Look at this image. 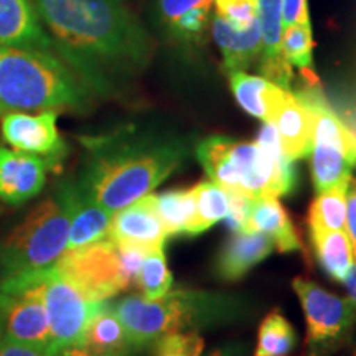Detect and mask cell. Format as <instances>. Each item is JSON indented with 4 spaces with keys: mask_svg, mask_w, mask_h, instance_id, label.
Returning <instances> with one entry per match:
<instances>
[{
    "mask_svg": "<svg viewBox=\"0 0 356 356\" xmlns=\"http://www.w3.org/2000/svg\"><path fill=\"white\" fill-rule=\"evenodd\" d=\"M55 53L91 92L111 96L149 65L154 44L124 0H35Z\"/></svg>",
    "mask_w": 356,
    "mask_h": 356,
    "instance_id": "1",
    "label": "cell"
},
{
    "mask_svg": "<svg viewBox=\"0 0 356 356\" xmlns=\"http://www.w3.org/2000/svg\"><path fill=\"white\" fill-rule=\"evenodd\" d=\"M84 142L89 155L78 186L111 213L150 195L184 159L180 142L136 131Z\"/></svg>",
    "mask_w": 356,
    "mask_h": 356,
    "instance_id": "2",
    "label": "cell"
},
{
    "mask_svg": "<svg viewBox=\"0 0 356 356\" xmlns=\"http://www.w3.org/2000/svg\"><path fill=\"white\" fill-rule=\"evenodd\" d=\"M86 84L55 53L0 44V118L8 113L83 111Z\"/></svg>",
    "mask_w": 356,
    "mask_h": 356,
    "instance_id": "3",
    "label": "cell"
},
{
    "mask_svg": "<svg viewBox=\"0 0 356 356\" xmlns=\"http://www.w3.org/2000/svg\"><path fill=\"white\" fill-rule=\"evenodd\" d=\"M73 197V181L60 185L0 241L2 275L37 273L56 264L68 244Z\"/></svg>",
    "mask_w": 356,
    "mask_h": 356,
    "instance_id": "4",
    "label": "cell"
},
{
    "mask_svg": "<svg viewBox=\"0 0 356 356\" xmlns=\"http://www.w3.org/2000/svg\"><path fill=\"white\" fill-rule=\"evenodd\" d=\"M47 270L0 277V323L3 338L50 348V327L43 299Z\"/></svg>",
    "mask_w": 356,
    "mask_h": 356,
    "instance_id": "5",
    "label": "cell"
},
{
    "mask_svg": "<svg viewBox=\"0 0 356 356\" xmlns=\"http://www.w3.org/2000/svg\"><path fill=\"white\" fill-rule=\"evenodd\" d=\"M111 307L121 320L131 348L137 350L157 343L172 333L184 332L197 305L188 292H168L155 300L127 296Z\"/></svg>",
    "mask_w": 356,
    "mask_h": 356,
    "instance_id": "6",
    "label": "cell"
},
{
    "mask_svg": "<svg viewBox=\"0 0 356 356\" xmlns=\"http://www.w3.org/2000/svg\"><path fill=\"white\" fill-rule=\"evenodd\" d=\"M293 291L299 297L307 323V343L312 356H322L348 337L356 323V304L350 297L328 292L318 284L296 277Z\"/></svg>",
    "mask_w": 356,
    "mask_h": 356,
    "instance_id": "7",
    "label": "cell"
},
{
    "mask_svg": "<svg viewBox=\"0 0 356 356\" xmlns=\"http://www.w3.org/2000/svg\"><path fill=\"white\" fill-rule=\"evenodd\" d=\"M55 267L71 286L92 302H104L131 289L124 275L118 246L111 239L66 251Z\"/></svg>",
    "mask_w": 356,
    "mask_h": 356,
    "instance_id": "8",
    "label": "cell"
},
{
    "mask_svg": "<svg viewBox=\"0 0 356 356\" xmlns=\"http://www.w3.org/2000/svg\"><path fill=\"white\" fill-rule=\"evenodd\" d=\"M44 309L50 327V348L58 353L66 346L81 345L84 332L102 302L88 300L53 266L44 274ZM106 302V300H104Z\"/></svg>",
    "mask_w": 356,
    "mask_h": 356,
    "instance_id": "9",
    "label": "cell"
},
{
    "mask_svg": "<svg viewBox=\"0 0 356 356\" xmlns=\"http://www.w3.org/2000/svg\"><path fill=\"white\" fill-rule=\"evenodd\" d=\"M0 134L10 149L44 159L53 172L60 170L68 152L58 131V111L53 109L2 115Z\"/></svg>",
    "mask_w": 356,
    "mask_h": 356,
    "instance_id": "10",
    "label": "cell"
},
{
    "mask_svg": "<svg viewBox=\"0 0 356 356\" xmlns=\"http://www.w3.org/2000/svg\"><path fill=\"white\" fill-rule=\"evenodd\" d=\"M53 168L37 155L0 145V202L20 207L37 197Z\"/></svg>",
    "mask_w": 356,
    "mask_h": 356,
    "instance_id": "11",
    "label": "cell"
},
{
    "mask_svg": "<svg viewBox=\"0 0 356 356\" xmlns=\"http://www.w3.org/2000/svg\"><path fill=\"white\" fill-rule=\"evenodd\" d=\"M109 239L114 244L136 246L145 251L163 248L168 234L155 210L154 195H147L115 211L111 220Z\"/></svg>",
    "mask_w": 356,
    "mask_h": 356,
    "instance_id": "12",
    "label": "cell"
},
{
    "mask_svg": "<svg viewBox=\"0 0 356 356\" xmlns=\"http://www.w3.org/2000/svg\"><path fill=\"white\" fill-rule=\"evenodd\" d=\"M215 0H157L155 17L168 40L188 48L203 42Z\"/></svg>",
    "mask_w": 356,
    "mask_h": 356,
    "instance_id": "13",
    "label": "cell"
},
{
    "mask_svg": "<svg viewBox=\"0 0 356 356\" xmlns=\"http://www.w3.org/2000/svg\"><path fill=\"white\" fill-rule=\"evenodd\" d=\"M257 22L262 33L261 74L277 86L292 91L293 71L282 53L284 0H257Z\"/></svg>",
    "mask_w": 356,
    "mask_h": 356,
    "instance_id": "14",
    "label": "cell"
},
{
    "mask_svg": "<svg viewBox=\"0 0 356 356\" xmlns=\"http://www.w3.org/2000/svg\"><path fill=\"white\" fill-rule=\"evenodd\" d=\"M0 44L55 53L35 0H0Z\"/></svg>",
    "mask_w": 356,
    "mask_h": 356,
    "instance_id": "15",
    "label": "cell"
},
{
    "mask_svg": "<svg viewBox=\"0 0 356 356\" xmlns=\"http://www.w3.org/2000/svg\"><path fill=\"white\" fill-rule=\"evenodd\" d=\"M274 243L259 231H236L226 239L216 257V275L226 282L244 277L252 267L273 254Z\"/></svg>",
    "mask_w": 356,
    "mask_h": 356,
    "instance_id": "16",
    "label": "cell"
},
{
    "mask_svg": "<svg viewBox=\"0 0 356 356\" xmlns=\"http://www.w3.org/2000/svg\"><path fill=\"white\" fill-rule=\"evenodd\" d=\"M277 131L280 145L289 159L302 160L312 150V119L309 109L293 91H284L270 121Z\"/></svg>",
    "mask_w": 356,
    "mask_h": 356,
    "instance_id": "17",
    "label": "cell"
},
{
    "mask_svg": "<svg viewBox=\"0 0 356 356\" xmlns=\"http://www.w3.org/2000/svg\"><path fill=\"white\" fill-rule=\"evenodd\" d=\"M210 30L221 51L222 66L228 73L239 70L244 71L261 58L262 33L257 20L248 29L239 30L221 19L218 13H213Z\"/></svg>",
    "mask_w": 356,
    "mask_h": 356,
    "instance_id": "18",
    "label": "cell"
},
{
    "mask_svg": "<svg viewBox=\"0 0 356 356\" xmlns=\"http://www.w3.org/2000/svg\"><path fill=\"white\" fill-rule=\"evenodd\" d=\"M248 231H259L269 236L274 248L280 252L302 249V239L291 216L275 197H257L251 200L248 213Z\"/></svg>",
    "mask_w": 356,
    "mask_h": 356,
    "instance_id": "19",
    "label": "cell"
},
{
    "mask_svg": "<svg viewBox=\"0 0 356 356\" xmlns=\"http://www.w3.org/2000/svg\"><path fill=\"white\" fill-rule=\"evenodd\" d=\"M113 215L114 213L104 210L101 204L88 198L78 184H74L73 211H71L66 251H74V249H81L109 239V226Z\"/></svg>",
    "mask_w": 356,
    "mask_h": 356,
    "instance_id": "20",
    "label": "cell"
},
{
    "mask_svg": "<svg viewBox=\"0 0 356 356\" xmlns=\"http://www.w3.org/2000/svg\"><path fill=\"white\" fill-rule=\"evenodd\" d=\"M229 86L241 109L262 122L270 121L275 106L284 91H287L264 76L249 74L243 70L231 71Z\"/></svg>",
    "mask_w": 356,
    "mask_h": 356,
    "instance_id": "21",
    "label": "cell"
},
{
    "mask_svg": "<svg viewBox=\"0 0 356 356\" xmlns=\"http://www.w3.org/2000/svg\"><path fill=\"white\" fill-rule=\"evenodd\" d=\"M81 345L101 355L127 356L132 351L121 320L108 302H102L89 320Z\"/></svg>",
    "mask_w": 356,
    "mask_h": 356,
    "instance_id": "22",
    "label": "cell"
},
{
    "mask_svg": "<svg viewBox=\"0 0 356 356\" xmlns=\"http://www.w3.org/2000/svg\"><path fill=\"white\" fill-rule=\"evenodd\" d=\"M310 239L325 274L335 282H343L355 264L353 249L346 231H310Z\"/></svg>",
    "mask_w": 356,
    "mask_h": 356,
    "instance_id": "23",
    "label": "cell"
},
{
    "mask_svg": "<svg viewBox=\"0 0 356 356\" xmlns=\"http://www.w3.org/2000/svg\"><path fill=\"white\" fill-rule=\"evenodd\" d=\"M309 157L315 193L351 180V170L356 167L348 154L335 147L312 145Z\"/></svg>",
    "mask_w": 356,
    "mask_h": 356,
    "instance_id": "24",
    "label": "cell"
},
{
    "mask_svg": "<svg viewBox=\"0 0 356 356\" xmlns=\"http://www.w3.org/2000/svg\"><path fill=\"white\" fill-rule=\"evenodd\" d=\"M154 204L157 215L170 236L190 234L195 220V193L191 188L167 190L154 195Z\"/></svg>",
    "mask_w": 356,
    "mask_h": 356,
    "instance_id": "25",
    "label": "cell"
},
{
    "mask_svg": "<svg viewBox=\"0 0 356 356\" xmlns=\"http://www.w3.org/2000/svg\"><path fill=\"white\" fill-rule=\"evenodd\" d=\"M351 180L317 193L309 210L310 231H345Z\"/></svg>",
    "mask_w": 356,
    "mask_h": 356,
    "instance_id": "26",
    "label": "cell"
},
{
    "mask_svg": "<svg viewBox=\"0 0 356 356\" xmlns=\"http://www.w3.org/2000/svg\"><path fill=\"white\" fill-rule=\"evenodd\" d=\"M282 53L287 63L300 71L307 84H318L314 71V33L310 19L299 20L284 29Z\"/></svg>",
    "mask_w": 356,
    "mask_h": 356,
    "instance_id": "27",
    "label": "cell"
},
{
    "mask_svg": "<svg viewBox=\"0 0 356 356\" xmlns=\"http://www.w3.org/2000/svg\"><path fill=\"white\" fill-rule=\"evenodd\" d=\"M195 193V220L190 236H197L210 229L218 221L229 215V193L213 181H202L193 186Z\"/></svg>",
    "mask_w": 356,
    "mask_h": 356,
    "instance_id": "28",
    "label": "cell"
},
{
    "mask_svg": "<svg viewBox=\"0 0 356 356\" xmlns=\"http://www.w3.org/2000/svg\"><path fill=\"white\" fill-rule=\"evenodd\" d=\"M296 330L277 310L270 312L259 327L256 356H287L296 346Z\"/></svg>",
    "mask_w": 356,
    "mask_h": 356,
    "instance_id": "29",
    "label": "cell"
},
{
    "mask_svg": "<svg viewBox=\"0 0 356 356\" xmlns=\"http://www.w3.org/2000/svg\"><path fill=\"white\" fill-rule=\"evenodd\" d=\"M173 277L168 269L165 252L163 248L149 251L142 261L137 287L140 289L142 297L149 300H155L170 292Z\"/></svg>",
    "mask_w": 356,
    "mask_h": 356,
    "instance_id": "30",
    "label": "cell"
},
{
    "mask_svg": "<svg viewBox=\"0 0 356 356\" xmlns=\"http://www.w3.org/2000/svg\"><path fill=\"white\" fill-rule=\"evenodd\" d=\"M215 13L234 29H248L257 20V0H215Z\"/></svg>",
    "mask_w": 356,
    "mask_h": 356,
    "instance_id": "31",
    "label": "cell"
},
{
    "mask_svg": "<svg viewBox=\"0 0 356 356\" xmlns=\"http://www.w3.org/2000/svg\"><path fill=\"white\" fill-rule=\"evenodd\" d=\"M157 356H202L203 340L197 333H172L157 341Z\"/></svg>",
    "mask_w": 356,
    "mask_h": 356,
    "instance_id": "32",
    "label": "cell"
},
{
    "mask_svg": "<svg viewBox=\"0 0 356 356\" xmlns=\"http://www.w3.org/2000/svg\"><path fill=\"white\" fill-rule=\"evenodd\" d=\"M50 348L47 346H35L20 343V341L2 338L0 341V356H55Z\"/></svg>",
    "mask_w": 356,
    "mask_h": 356,
    "instance_id": "33",
    "label": "cell"
},
{
    "mask_svg": "<svg viewBox=\"0 0 356 356\" xmlns=\"http://www.w3.org/2000/svg\"><path fill=\"white\" fill-rule=\"evenodd\" d=\"M304 19H310L309 0H284V29Z\"/></svg>",
    "mask_w": 356,
    "mask_h": 356,
    "instance_id": "34",
    "label": "cell"
},
{
    "mask_svg": "<svg viewBox=\"0 0 356 356\" xmlns=\"http://www.w3.org/2000/svg\"><path fill=\"white\" fill-rule=\"evenodd\" d=\"M335 111L341 118L346 129H348L351 139H353V144L356 147V101L351 96H348L346 99L340 102V106Z\"/></svg>",
    "mask_w": 356,
    "mask_h": 356,
    "instance_id": "35",
    "label": "cell"
},
{
    "mask_svg": "<svg viewBox=\"0 0 356 356\" xmlns=\"http://www.w3.org/2000/svg\"><path fill=\"white\" fill-rule=\"evenodd\" d=\"M346 234H348L353 257L356 261V191L350 186L348 210H346Z\"/></svg>",
    "mask_w": 356,
    "mask_h": 356,
    "instance_id": "36",
    "label": "cell"
},
{
    "mask_svg": "<svg viewBox=\"0 0 356 356\" xmlns=\"http://www.w3.org/2000/svg\"><path fill=\"white\" fill-rule=\"evenodd\" d=\"M55 356H115V355H101L86 348L84 345H73V346H66V348L60 350Z\"/></svg>",
    "mask_w": 356,
    "mask_h": 356,
    "instance_id": "37",
    "label": "cell"
},
{
    "mask_svg": "<svg viewBox=\"0 0 356 356\" xmlns=\"http://www.w3.org/2000/svg\"><path fill=\"white\" fill-rule=\"evenodd\" d=\"M343 284H345L346 291H348V297L356 304V261H355V264L351 266L350 273H348V275H346V279L343 280Z\"/></svg>",
    "mask_w": 356,
    "mask_h": 356,
    "instance_id": "38",
    "label": "cell"
},
{
    "mask_svg": "<svg viewBox=\"0 0 356 356\" xmlns=\"http://www.w3.org/2000/svg\"><path fill=\"white\" fill-rule=\"evenodd\" d=\"M3 338V332H2V323H0V341H2Z\"/></svg>",
    "mask_w": 356,
    "mask_h": 356,
    "instance_id": "39",
    "label": "cell"
},
{
    "mask_svg": "<svg viewBox=\"0 0 356 356\" xmlns=\"http://www.w3.org/2000/svg\"><path fill=\"white\" fill-rule=\"evenodd\" d=\"M351 188L356 191V181H353V180H351Z\"/></svg>",
    "mask_w": 356,
    "mask_h": 356,
    "instance_id": "40",
    "label": "cell"
},
{
    "mask_svg": "<svg viewBox=\"0 0 356 356\" xmlns=\"http://www.w3.org/2000/svg\"><path fill=\"white\" fill-rule=\"evenodd\" d=\"M351 97H353V99L356 101V89H355V92H353V95H351Z\"/></svg>",
    "mask_w": 356,
    "mask_h": 356,
    "instance_id": "41",
    "label": "cell"
},
{
    "mask_svg": "<svg viewBox=\"0 0 356 356\" xmlns=\"http://www.w3.org/2000/svg\"><path fill=\"white\" fill-rule=\"evenodd\" d=\"M353 356H356V353H355V355H353Z\"/></svg>",
    "mask_w": 356,
    "mask_h": 356,
    "instance_id": "42",
    "label": "cell"
}]
</instances>
